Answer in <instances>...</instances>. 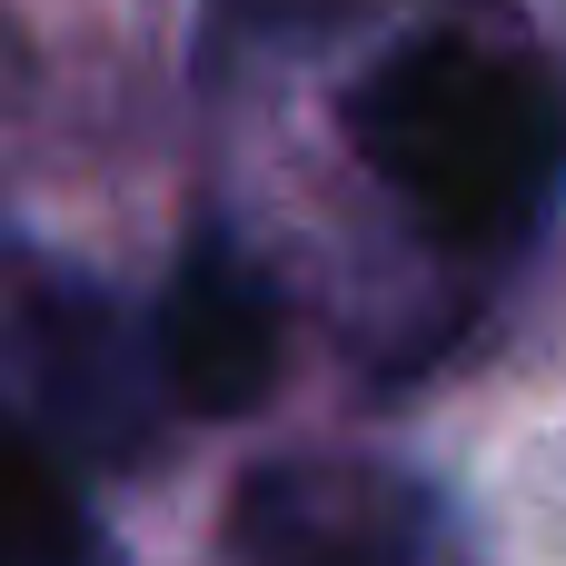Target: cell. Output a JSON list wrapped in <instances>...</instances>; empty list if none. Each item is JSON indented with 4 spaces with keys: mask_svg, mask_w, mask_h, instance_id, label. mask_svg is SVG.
<instances>
[{
    "mask_svg": "<svg viewBox=\"0 0 566 566\" xmlns=\"http://www.w3.org/2000/svg\"><path fill=\"white\" fill-rule=\"evenodd\" d=\"M239 566H448V527L418 478L368 458H269L229 497Z\"/></svg>",
    "mask_w": 566,
    "mask_h": 566,
    "instance_id": "2",
    "label": "cell"
},
{
    "mask_svg": "<svg viewBox=\"0 0 566 566\" xmlns=\"http://www.w3.org/2000/svg\"><path fill=\"white\" fill-rule=\"evenodd\" d=\"M279 348H289V308L269 259H249L239 239L199 229L169 269L159 298V378L189 418H249L279 388Z\"/></svg>",
    "mask_w": 566,
    "mask_h": 566,
    "instance_id": "3",
    "label": "cell"
},
{
    "mask_svg": "<svg viewBox=\"0 0 566 566\" xmlns=\"http://www.w3.org/2000/svg\"><path fill=\"white\" fill-rule=\"evenodd\" d=\"M348 139L448 249H507L566 179V90L507 30H418L358 80Z\"/></svg>",
    "mask_w": 566,
    "mask_h": 566,
    "instance_id": "1",
    "label": "cell"
},
{
    "mask_svg": "<svg viewBox=\"0 0 566 566\" xmlns=\"http://www.w3.org/2000/svg\"><path fill=\"white\" fill-rule=\"evenodd\" d=\"M0 566H119L99 517L50 468V448L10 418H0Z\"/></svg>",
    "mask_w": 566,
    "mask_h": 566,
    "instance_id": "4",
    "label": "cell"
}]
</instances>
